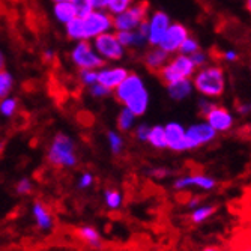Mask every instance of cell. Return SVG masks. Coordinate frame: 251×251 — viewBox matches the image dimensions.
<instances>
[{
    "mask_svg": "<svg viewBox=\"0 0 251 251\" xmlns=\"http://www.w3.org/2000/svg\"><path fill=\"white\" fill-rule=\"evenodd\" d=\"M148 102H149V95L146 92V89L143 87L139 92H135L132 97H129L124 104L134 116H142L145 115V111L148 108Z\"/></svg>",
    "mask_w": 251,
    "mask_h": 251,
    "instance_id": "cell-16",
    "label": "cell"
},
{
    "mask_svg": "<svg viewBox=\"0 0 251 251\" xmlns=\"http://www.w3.org/2000/svg\"><path fill=\"white\" fill-rule=\"evenodd\" d=\"M134 115L132 113L125 107L122 111H121V115H119V118H118V126H119V129L121 131H128L129 128H131V125H132V122H134Z\"/></svg>",
    "mask_w": 251,
    "mask_h": 251,
    "instance_id": "cell-25",
    "label": "cell"
},
{
    "mask_svg": "<svg viewBox=\"0 0 251 251\" xmlns=\"http://www.w3.org/2000/svg\"><path fill=\"white\" fill-rule=\"evenodd\" d=\"M17 110V101L15 100H3L0 104V111L3 113L5 116H12Z\"/></svg>",
    "mask_w": 251,
    "mask_h": 251,
    "instance_id": "cell-32",
    "label": "cell"
},
{
    "mask_svg": "<svg viewBox=\"0 0 251 251\" xmlns=\"http://www.w3.org/2000/svg\"><path fill=\"white\" fill-rule=\"evenodd\" d=\"M73 62L80 68V70H97V68L104 66L105 60L95 54L92 45L87 41L80 42L75 50L73 51Z\"/></svg>",
    "mask_w": 251,
    "mask_h": 251,
    "instance_id": "cell-6",
    "label": "cell"
},
{
    "mask_svg": "<svg viewBox=\"0 0 251 251\" xmlns=\"http://www.w3.org/2000/svg\"><path fill=\"white\" fill-rule=\"evenodd\" d=\"M241 251H250V248H245V250H241Z\"/></svg>",
    "mask_w": 251,
    "mask_h": 251,
    "instance_id": "cell-46",
    "label": "cell"
},
{
    "mask_svg": "<svg viewBox=\"0 0 251 251\" xmlns=\"http://www.w3.org/2000/svg\"><path fill=\"white\" fill-rule=\"evenodd\" d=\"M194 70H196V66L191 62L190 56L180 54L175 57L173 60H170L169 63H166L156 74L159 75V78H161L164 84L169 86L180 80H188L193 75Z\"/></svg>",
    "mask_w": 251,
    "mask_h": 251,
    "instance_id": "cell-3",
    "label": "cell"
},
{
    "mask_svg": "<svg viewBox=\"0 0 251 251\" xmlns=\"http://www.w3.org/2000/svg\"><path fill=\"white\" fill-rule=\"evenodd\" d=\"M166 132V145L167 148H170L172 151L176 152H182V151H187L185 146V131L179 124H169L164 128Z\"/></svg>",
    "mask_w": 251,
    "mask_h": 251,
    "instance_id": "cell-13",
    "label": "cell"
},
{
    "mask_svg": "<svg viewBox=\"0 0 251 251\" xmlns=\"http://www.w3.org/2000/svg\"><path fill=\"white\" fill-rule=\"evenodd\" d=\"M148 9H149V3L146 0H142V2L135 3L131 8L125 9L124 12L118 14L113 18V26L118 30H132L135 27H139L140 23L146 20Z\"/></svg>",
    "mask_w": 251,
    "mask_h": 251,
    "instance_id": "cell-5",
    "label": "cell"
},
{
    "mask_svg": "<svg viewBox=\"0 0 251 251\" xmlns=\"http://www.w3.org/2000/svg\"><path fill=\"white\" fill-rule=\"evenodd\" d=\"M169 25L170 20L164 12H155L149 25V35H148V39L152 45H158L161 42L166 30L169 29Z\"/></svg>",
    "mask_w": 251,
    "mask_h": 251,
    "instance_id": "cell-11",
    "label": "cell"
},
{
    "mask_svg": "<svg viewBox=\"0 0 251 251\" xmlns=\"http://www.w3.org/2000/svg\"><path fill=\"white\" fill-rule=\"evenodd\" d=\"M54 14L56 17L62 21V23H70L71 20H74L77 17L75 14V9L73 6L71 2H62V3H57L54 6Z\"/></svg>",
    "mask_w": 251,
    "mask_h": 251,
    "instance_id": "cell-21",
    "label": "cell"
},
{
    "mask_svg": "<svg viewBox=\"0 0 251 251\" xmlns=\"http://www.w3.org/2000/svg\"><path fill=\"white\" fill-rule=\"evenodd\" d=\"M135 132H137V137H139L140 140H146L148 139V132H149V126L148 125H140L139 128L135 129Z\"/></svg>",
    "mask_w": 251,
    "mask_h": 251,
    "instance_id": "cell-38",
    "label": "cell"
},
{
    "mask_svg": "<svg viewBox=\"0 0 251 251\" xmlns=\"http://www.w3.org/2000/svg\"><path fill=\"white\" fill-rule=\"evenodd\" d=\"M56 3H62V2H71V0H54Z\"/></svg>",
    "mask_w": 251,
    "mask_h": 251,
    "instance_id": "cell-45",
    "label": "cell"
},
{
    "mask_svg": "<svg viewBox=\"0 0 251 251\" xmlns=\"http://www.w3.org/2000/svg\"><path fill=\"white\" fill-rule=\"evenodd\" d=\"M113 26V18L100 11H92L83 18L75 17L66 23V32L74 39H89L105 33Z\"/></svg>",
    "mask_w": 251,
    "mask_h": 251,
    "instance_id": "cell-1",
    "label": "cell"
},
{
    "mask_svg": "<svg viewBox=\"0 0 251 251\" xmlns=\"http://www.w3.org/2000/svg\"><path fill=\"white\" fill-rule=\"evenodd\" d=\"M200 200H201L200 197H194V199H191V201H190V206H191V208H194L196 204H199V203H200Z\"/></svg>",
    "mask_w": 251,
    "mask_h": 251,
    "instance_id": "cell-42",
    "label": "cell"
},
{
    "mask_svg": "<svg viewBox=\"0 0 251 251\" xmlns=\"http://www.w3.org/2000/svg\"><path fill=\"white\" fill-rule=\"evenodd\" d=\"M188 38V30L185 26L182 25H173V26H169V29L166 30L161 42H159V49L163 51H166L167 54L179 50L180 44L184 42L185 39Z\"/></svg>",
    "mask_w": 251,
    "mask_h": 251,
    "instance_id": "cell-9",
    "label": "cell"
},
{
    "mask_svg": "<svg viewBox=\"0 0 251 251\" xmlns=\"http://www.w3.org/2000/svg\"><path fill=\"white\" fill-rule=\"evenodd\" d=\"M208 121V125L218 132H226L229 131L233 125V118L229 111H227L224 107L220 105H212V108L204 115Z\"/></svg>",
    "mask_w": 251,
    "mask_h": 251,
    "instance_id": "cell-10",
    "label": "cell"
},
{
    "mask_svg": "<svg viewBox=\"0 0 251 251\" xmlns=\"http://www.w3.org/2000/svg\"><path fill=\"white\" fill-rule=\"evenodd\" d=\"M212 105H214V104H211V102H208V101H200V115H201V116L206 115V113L212 108Z\"/></svg>",
    "mask_w": 251,
    "mask_h": 251,
    "instance_id": "cell-39",
    "label": "cell"
},
{
    "mask_svg": "<svg viewBox=\"0 0 251 251\" xmlns=\"http://www.w3.org/2000/svg\"><path fill=\"white\" fill-rule=\"evenodd\" d=\"M33 215H35V220H36V223H38V226L41 227V229L47 230V229H50V227H51V224H53L51 214L47 209H45V206H44L42 203L36 201L33 204Z\"/></svg>",
    "mask_w": 251,
    "mask_h": 251,
    "instance_id": "cell-18",
    "label": "cell"
},
{
    "mask_svg": "<svg viewBox=\"0 0 251 251\" xmlns=\"http://www.w3.org/2000/svg\"><path fill=\"white\" fill-rule=\"evenodd\" d=\"M92 94L95 97H104V95H108L110 94V90L97 83V84H92Z\"/></svg>",
    "mask_w": 251,
    "mask_h": 251,
    "instance_id": "cell-37",
    "label": "cell"
},
{
    "mask_svg": "<svg viewBox=\"0 0 251 251\" xmlns=\"http://www.w3.org/2000/svg\"><path fill=\"white\" fill-rule=\"evenodd\" d=\"M224 57H226L227 60H230V62H232V60H236L238 56H236V53H233V51H227V53L224 54Z\"/></svg>",
    "mask_w": 251,
    "mask_h": 251,
    "instance_id": "cell-41",
    "label": "cell"
},
{
    "mask_svg": "<svg viewBox=\"0 0 251 251\" xmlns=\"http://www.w3.org/2000/svg\"><path fill=\"white\" fill-rule=\"evenodd\" d=\"M140 89H143V81L140 80L139 75L135 74H128L126 78L116 87V100L119 102H125L129 97H132L135 92H139Z\"/></svg>",
    "mask_w": 251,
    "mask_h": 251,
    "instance_id": "cell-15",
    "label": "cell"
},
{
    "mask_svg": "<svg viewBox=\"0 0 251 251\" xmlns=\"http://www.w3.org/2000/svg\"><path fill=\"white\" fill-rule=\"evenodd\" d=\"M217 185V180L208 176H203V175H191L187 177H180L175 182V188L176 190H185L190 187H197L200 190H214Z\"/></svg>",
    "mask_w": 251,
    "mask_h": 251,
    "instance_id": "cell-12",
    "label": "cell"
},
{
    "mask_svg": "<svg viewBox=\"0 0 251 251\" xmlns=\"http://www.w3.org/2000/svg\"><path fill=\"white\" fill-rule=\"evenodd\" d=\"M77 235H78L84 242H87L89 245H92V247H100V245H101V236H100V233L94 229V227H90V226H83V227H80V229L77 230Z\"/></svg>",
    "mask_w": 251,
    "mask_h": 251,
    "instance_id": "cell-22",
    "label": "cell"
},
{
    "mask_svg": "<svg viewBox=\"0 0 251 251\" xmlns=\"http://www.w3.org/2000/svg\"><path fill=\"white\" fill-rule=\"evenodd\" d=\"M50 163L57 167H73L77 163V156L74 152V143L68 135L57 134L49 151Z\"/></svg>",
    "mask_w": 251,
    "mask_h": 251,
    "instance_id": "cell-4",
    "label": "cell"
},
{
    "mask_svg": "<svg viewBox=\"0 0 251 251\" xmlns=\"http://www.w3.org/2000/svg\"><path fill=\"white\" fill-rule=\"evenodd\" d=\"M169 92H170V97L175 98V100H182L190 95L191 92V83L188 80H180V81H176V83H172L169 84Z\"/></svg>",
    "mask_w": 251,
    "mask_h": 251,
    "instance_id": "cell-19",
    "label": "cell"
},
{
    "mask_svg": "<svg viewBox=\"0 0 251 251\" xmlns=\"http://www.w3.org/2000/svg\"><path fill=\"white\" fill-rule=\"evenodd\" d=\"M97 75H98V73L94 70H83L81 71V78H83L84 84H95Z\"/></svg>",
    "mask_w": 251,
    "mask_h": 251,
    "instance_id": "cell-33",
    "label": "cell"
},
{
    "mask_svg": "<svg viewBox=\"0 0 251 251\" xmlns=\"http://www.w3.org/2000/svg\"><path fill=\"white\" fill-rule=\"evenodd\" d=\"M108 143H110V148H111L113 153H119L122 146H124V140L116 132H108Z\"/></svg>",
    "mask_w": 251,
    "mask_h": 251,
    "instance_id": "cell-31",
    "label": "cell"
},
{
    "mask_svg": "<svg viewBox=\"0 0 251 251\" xmlns=\"http://www.w3.org/2000/svg\"><path fill=\"white\" fill-rule=\"evenodd\" d=\"M126 75H128V71L124 70V68H111V70H104L98 73L97 83L111 92L113 89H116L126 78Z\"/></svg>",
    "mask_w": 251,
    "mask_h": 251,
    "instance_id": "cell-14",
    "label": "cell"
},
{
    "mask_svg": "<svg viewBox=\"0 0 251 251\" xmlns=\"http://www.w3.org/2000/svg\"><path fill=\"white\" fill-rule=\"evenodd\" d=\"M203 251H220L218 248H215V247H208V248H204Z\"/></svg>",
    "mask_w": 251,
    "mask_h": 251,
    "instance_id": "cell-44",
    "label": "cell"
},
{
    "mask_svg": "<svg viewBox=\"0 0 251 251\" xmlns=\"http://www.w3.org/2000/svg\"><path fill=\"white\" fill-rule=\"evenodd\" d=\"M217 131H214L208 124L193 125L185 131V146L187 149H196L201 145H206L215 139Z\"/></svg>",
    "mask_w": 251,
    "mask_h": 251,
    "instance_id": "cell-7",
    "label": "cell"
},
{
    "mask_svg": "<svg viewBox=\"0 0 251 251\" xmlns=\"http://www.w3.org/2000/svg\"><path fill=\"white\" fill-rule=\"evenodd\" d=\"M3 63H5V57H3V54L0 53V70L3 68Z\"/></svg>",
    "mask_w": 251,
    "mask_h": 251,
    "instance_id": "cell-43",
    "label": "cell"
},
{
    "mask_svg": "<svg viewBox=\"0 0 251 251\" xmlns=\"http://www.w3.org/2000/svg\"><path fill=\"white\" fill-rule=\"evenodd\" d=\"M108 2H110V0H92L94 8H100V9L107 8L108 6Z\"/></svg>",
    "mask_w": 251,
    "mask_h": 251,
    "instance_id": "cell-40",
    "label": "cell"
},
{
    "mask_svg": "<svg viewBox=\"0 0 251 251\" xmlns=\"http://www.w3.org/2000/svg\"><path fill=\"white\" fill-rule=\"evenodd\" d=\"M149 143L156 148V149H164L167 148L166 145V132H164V128L163 126H153V128H149V132H148V139Z\"/></svg>",
    "mask_w": 251,
    "mask_h": 251,
    "instance_id": "cell-20",
    "label": "cell"
},
{
    "mask_svg": "<svg viewBox=\"0 0 251 251\" xmlns=\"http://www.w3.org/2000/svg\"><path fill=\"white\" fill-rule=\"evenodd\" d=\"M71 3H73L78 18H83V17H86L87 14H90L94 11L92 0H71Z\"/></svg>",
    "mask_w": 251,
    "mask_h": 251,
    "instance_id": "cell-24",
    "label": "cell"
},
{
    "mask_svg": "<svg viewBox=\"0 0 251 251\" xmlns=\"http://www.w3.org/2000/svg\"><path fill=\"white\" fill-rule=\"evenodd\" d=\"M167 60H169V54L166 51H163L161 49H155V50L149 51L145 57L146 66L152 73H158L167 63Z\"/></svg>",
    "mask_w": 251,
    "mask_h": 251,
    "instance_id": "cell-17",
    "label": "cell"
},
{
    "mask_svg": "<svg viewBox=\"0 0 251 251\" xmlns=\"http://www.w3.org/2000/svg\"><path fill=\"white\" fill-rule=\"evenodd\" d=\"M224 84V73L220 66H204L194 77L196 89L204 97H221Z\"/></svg>",
    "mask_w": 251,
    "mask_h": 251,
    "instance_id": "cell-2",
    "label": "cell"
},
{
    "mask_svg": "<svg viewBox=\"0 0 251 251\" xmlns=\"http://www.w3.org/2000/svg\"><path fill=\"white\" fill-rule=\"evenodd\" d=\"M116 39L122 47H129V45L134 44V33L131 30H119L116 33Z\"/></svg>",
    "mask_w": 251,
    "mask_h": 251,
    "instance_id": "cell-30",
    "label": "cell"
},
{
    "mask_svg": "<svg viewBox=\"0 0 251 251\" xmlns=\"http://www.w3.org/2000/svg\"><path fill=\"white\" fill-rule=\"evenodd\" d=\"M17 193L18 194H27L32 191V184H30V180L29 179H21L18 184H17Z\"/></svg>",
    "mask_w": 251,
    "mask_h": 251,
    "instance_id": "cell-34",
    "label": "cell"
},
{
    "mask_svg": "<svg viewBox=\"0 0 251 251\" xmlns=\"http://www.w3.org/2000/svg\"><path fill=\"white\" fill-rule=\"evenodd\" d=\"M215 211H217V206H215V204H208V206L197 208V209L193 211V214H191V221H193V223H203V221H206Z\"/></svg>",
    "mask_w": 251,
    "mask_h": 251,
    "instance_id": "cell-23",
    "label": "cell"
},
{
    "mask_svg": "<svg viewBox=\"0 0 251 251\" xmlns=\"http://www.w3.org/2000/svg\"><path fill=\"white\" fill-rule=\"evenodd\" d=\"M105 203L110 209H116L121 206L122 203V196L116 190H107L105 191Z\"/></svg>",
    "mask_w": 251,
    "mask_h": 251,
    "instance_id": "cell-26",
    "label": "cell"
},
{
    "mask_svg": "<svg viewBox=\"0 0 251 251\" xmlns=\"http://www.w3.org/2000/svg\"><path fill=\"white\" fill-rule=\"evenodd\" d=\"M95 47L97 50L110 60H119L124 57V47L116 39V35L113 33H101L95 36Z\"/></svg>",
    "mask_w": 251,
    "mask_h": 251,
    "instance_id": "cell-8",
    "label": "cell"
},
{
    "mask_svg": "<svg viewBox=\"0 0 251 251\" xmlns=\"http://www.w3.org/2000/svg\"><path fill=\"white\" fill-rule=\"evenodd\" d=\"M132 3V0H110L108 2V11L113 12V14H121L124 12L125 9H128Z\"/></svg>",
    "mask_w": 251,
    "mask_h": 251,
    "instance_id": "cell-28",
    "label": "cell"
},
{
    "mask_svg": "<svg viewBox=\"0 0 251 251\" xmlns=\"http://www.w3.org/2000/svg\"><path fill=\"white\" fill-rule=\"evenodd\" d=\"M190 59H191V62L194 63V66H201L204 62H206V54H203V53H200V51L197 50V51H194V53L190 56Z\"/></svg>",
    "mask_w": 251,
    "mask_h": 251,
    "instance_id": "cell-36",
    "label": "cell"
},
{
    "mask_svg": "<svg viewBox=\"0 0 251 251\" xmlns=\"http://www.w3.org/2000/svg\"><path fill=\"white\" fill-rule=\"evenodd\" d=\"M92 184H94V176L90 175V173H84V175L80 177V182H78V188L84 190V188L90 187Z\"/></svg>",
    "mask_w": 251,
    "mask_h": 251,
    "instance_id": "cell-35",
    "label": "cell"
},
{
    "mask_svg": "<svg viewBox=\"0 0 251 251\" xmlns=\"http://www.w3.org/2000/svg\"><path fill=\"white\" fill-rule=\"evenodd\" d=\"M179 50L182 51V54H193L194 51L199 50V44L196 42V39H193V38L188 36L184 42L180 44Z\"/></svg>",
    "mask_w": 251,
    "mask_h": 251,
    "instance_id": "cell-29",
    "label": "cell"
},
{
    "mask_svg": "<svg viewBox=\"0 0 251 251\" xmlns=\"http://www.w3.org/2000/svg\"><path fill=\"white\" fill-rule=\"evenodd\" d=\"M12 89V77L0 70V98H3L9 94V90Z\"/></svg>",
    "mask_w": 251,
    "mask_h": 251,
    "instance_id": "cell-27",
    "label": "cell"
}]
</instances>
